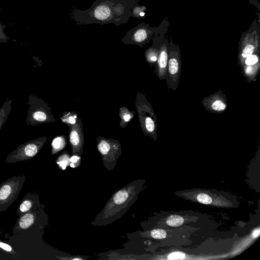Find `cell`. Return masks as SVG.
<instances>
[{"mask_svg": "<svg viewBox=\"0 0 260 260\" xmlns=\"http://www.w3.org/2000/svg\"><path fill=\"white\" fill-rule=\"evenodd\" d=\"M142 184L134 180L114 192L91 224L105 226L121 218L137 200Z\"/></svg>", "mask_w": 260, "mask_h": 260, "instance_id": "1", "label": "cell"}, {"mask_svg": "<svg viewBox=\"0 0 260 260\" xmlns=\"http://www.w3.org/2000/svg\"><path fill=\"white\" fill-rule=\"evenodd\" d=\"M135 106L143 134L155 141L157 137V117L151 104L145 95L140 92L136 94Z\"/></svg>", "mask_w": 260, "mask_h": 260, "instance_id": "2", "label": "cell"}, {"mask_svg": "<svg viewBox=\"0 0 260 260\" xmlns=\"http://www.w3.org/2000/svg\"><path fill=\"white\" fill-rule=\"evenodd\" d=\"M28 109L26 118L27 125L35 126L41 124L55 122L51 108L42 99L29 94L27 97Z\"/></svg>", "mask_w": 260, "mask_h": 260, "instance_id": "3", "label": "cell"}, {"mask_svg": "<svg viewBox=\"0 0 260 260\" xmlns=\"http://www.w3.org/2000/svg\"><path fill=\"white\" fill-rule=\"evenodd\" d=\"M96 145L104 166L108 171H112L121 155L120 143L117 140L99 136L96 139Z\"/></svg>", "mask_w": 260, "mask_h": 260, "instance_id": "4", "label": "cell"}, {"mask_svg": "<svg viewBox=\"0 0 260 260\" xmlns=\"http://www.w3.org/2000/svg\"><path fill=\"white\" fill-rule=\"evenodd\" d=\"M181 64L179 47L171 41L168 46V66L165 80L167 87L174 91L176 90L179 82Z\"/></svg>", "mask_w": 260, "mask_h": 260, "instance_id": "5", "label": "cell"}, {"mask_svg": "<svg viewBox=\"0 0 260 260\" xmlns=\"http://www.w3.org/2000/svg\"><path fill=\"white\" fill-rule=\"evenodd\" d=\"M251 24L249 30L242 33L239 41L238 62L240 67L244 60L259 47V30L257 24Z\"/></svg>", "mask_w": 260, "mask_h": 260, "instance_id": "6", "label": "cell"}, {"mask_svg": "<svg viewBox=\"0 0 260 260\" xmlns=\"http://www.w3.org/2000/svg\"><path fill=\"white\" fill-rule=\"evenodd\" d=\"M47 140L46 136L29 140L13 150L7 157L9 160H21L33 157L43 148Z\"/></svg>", "mask_w": 260, "mask_h": 260, "instance_id": "7", "label": "cell"}, {"mask_svg": "<svg viewBox=\"0 0 260 260\" xmlns=\"http://www.w3.org/2000/svg\"><path fill=\"white\" fill-rule=\"evenodd\" d=\"M68 127L69 129V139L72 154L81 156L83 152L84 142L82 121L79 118L75 124Z\"/></svg>", "mask_w": 260, "mask_h": 260, "instance_id": "8", "label": "cell"}, {"mask_svg": "<svg viewBox=\"0 0 260 260\" xmlns=\"http://www.w3.org/2000/svg\"><path fill=\"white\" fill-rule=\"evenodd\" d=\"M202 103L206 111L212 113H222L228 107L226 96L221 90L203 98Z\"/></svg>", "mask_w": 260, "mask_h": 260, "instance_id": "9", "label": "cell"}, {"mask_svg": "<svg viewBox=\"0 0 260 260\" xmlns=\"http://www.w3.org/2000/svg\"><path fill=\"white\" fill-rule=\"evenodd\" d=\"M259 47L256 48L253 53L244 60L241 67L242 73L249 83L256 80L259 72Z\"/></svg>", "mask_w": 260, "mask_h": 260, "instance_id": "10", "label": "cell"}, {"mask_svg": "<svg viewBox=\"0 0 260 260\" xmlns=\"http://www.w3.org/2000/svg\"><path fill=\"white\" fill-rule=\"evenodd\" d=\"M169 44L167 40L165 39L163 40L155 67L157 77L160 80H165L166 78L168 66Z\"/></svg>", "mask_w": 260, "mask_h": 260, "instance_id": "11", "label": "cell"}, {"mask_svg": "<svg viewBox=\"0 0 260 260\" xmlns=\"http://www.w3.org/2000/svg\"><path fill=\"white\" fill-rule=\"evenodd\" d=\"M18 183L14 181L5 183L0 188V203L8 202L16 192Z\"/></svg>", "mask_w": 260, "mask_h": 260, "instance_id": "12", "label": "cell"}, {"mask_svg": "<svg viewBox=\"0 0 260 260\" xmlns=\"http://www.w3.org/2000/svg\"><path fill=\"white\" fill-rule=\"evenodd\" d=\"M162 41L163 40L161 41H159L157 43L153 44V45L146 52V60L151 68L155 67L158 57L159 49Z\"/></svg>", "mask_w": 260, "mask_h": 260, "instance_id": "13", "label": "cell"}, {"mask_svg": "<svg viewBox=\"0 0 260 260\" xmlns=\"http://www.w3.org/2000/svg\"><path fill=\"white\" fill-rule=\"evenodd\" d=\"M12 100L8 98L0 108V130L6 123L12 108Z\"/></svg>", "mask_w": 260, "mask_h": 260, "instance_id": "14", "label": "cell"}, {"mask_svg": "<svg viewBox=\"0 0 260 260\" xmlns=\"http://www.w3.org/2000/svg\"><path fill=\"white\" fill-rule=\"evenodd\" d=\"M120 118L119 124L121 127L124 128L132 120L135 116L134 112L130 111L125 107H121L119 111Z\"/></svg>", "mask_w": 260, "mask_h": 260, "instance_id": "15", "label": "cell"}, {"mask_svg": "<svg viewBox=\"0 0 260 260\" xmlns=\"http://www.w3.org/2000/svg\"><path fill=\"white\" fill-rule=\"evenodd\" d=\"M67 144V137L60 135L53 139L51 143V154H55L64 148Z\"/></svg>", "mask_w": 260, "mask_h": 260, "instance_id": "16", "label": "cell"}, {"mask_svg": "<svg viewBox=\"0 0 260 260\" xmlns=\"http://www.w3.org/2000/svg\"><path fill=\"white\" fill-rule=\"evenodd\" d=\"M78 119V115L75 111L64 112L60 118L61 121L68 127L75 124Z\"/></svg>", "mask_w": 260, "mask_h": 260, "instance_id": "17", "label": "cell"}, {"mask_svg": "<svg viewBox=\"0 0 260 260\" xmlns=\"http://www.w3.org/2000/svg\"><path fill=\"white\" fill-rule=\"evenodd\" d=\"M71 156L69 152L65 151L61 153L57 157L56 164L62 170H65L70 166V159Z\"/></svg>", "mask_w": 260, "mask_h": 260, "instance_id": "18", "label": "cell"}, {"mask_svg": "<svg viewBox=\"0 0 260 260\" xmlns=\"http://www.w3.org/2000/svg\"><path fill=\"white\" fill-rule=\"evenodd\" d=\"M94 14L97 19L105 20L109 16L110 11L109 8L107 6H101L95 9Z\"/></svg>", "mask_w": 260, "mask_h": 260, "instance_id": "19", "label": "cell"}, {"mask_svg": "<svg viewBox=\"0 0 260 260\" xmlns=\"http://www.w3.org/2000/svg\"><path fill=\"white\" fill-rule=\"evenodd\" d=\"M34 215L31 213H27L21 217L19 224L22 229H25L29 228L34 223Z\"/></svg>", "mask_w": 260, "mask_h": 260, "instance_id": "20", "label": "cell"}, {"mask_svg": "<svg viewBox=\"0 0 260 260\" xmlns=\"http://www.w3.org/2000/svg\"><path fill=\"white\" fill-rule=\"evenodd\" d=\"M183 222V218L178 215H172L168 217L166 220L168 225L175 227L182 225Z\"/></svg>", "mask_w": 260, "mask_h": 260, "instance_id": "21", "label": "cell"}, {"mask_svg": "<svg viewBox=\"0 0 260 260\" xmlns=\"http://www.w3.org/2000/svg\"><path fill=\"white\" fill-rule=\"evenodd\" d=\"M147 38V31L144 29L138 30L134 35V40L138 43H142L145 42Z\"/></svg>", "mask_w": 260, "mask_h": 260, "instance_id": "22", "label": "cell"}, {"mask_svg": "<svg viewBox=\"0 0 260 260\" xmlns=\"http://www.w3.org/2000/svg\"><path fill=\"white\" fill-rule=\"evenodd\" d=\"M151 236L154 239H162L166 238L167 233L164 230L155 229L151 232Z\"/></svg>", "mask_w": 260, "mask_h": 260, "instance_id": "23", "label": "cell"}, {"mask_svg": "<svg viewBox=\"0 0 260 260\" xmlns=\"http://www.w3.org/2000/svg\"><path fill=\"white\" fill-rule=\"evenodd\" d=\"M2 8L0 7V12ZM6 25L2 24L0 21V43H6L10 39V37L5 32Z\"/></svg>", "mask_w": 260, "mask_h": 260, "instance_id": "24", "label": "cell"}, {"mask_svg": "<svg viewBox=\"0 0 260 260\" xmlns=\"http://www.w3.org/2000/svg\"><path fill=\"white\" fill-rule=\"evenodd\" d=\"M197 199L199 202L204 204H209L212 201V198L209 195L203 193H199Z\"/></svg>", "mask_w": 260, "mask_h": 260, "instance_id": "25", "label": "cell"}, {"mask_svg": "<svg viewBox=\"0 0 260 260\" xmlns=\"http://www.w3.org/2000/svg\"><path fill=\"white\" fill-rule=\"evenodd\" d=\"M81 156L72 154L70 159V166L72 168H77L80 165Z\"/></svg>", "mask_w": 260, "mask_h": 260, "instance_id": "26", "label": "cell"}, {"mask_svg": "<svg viewBox=\"0 0 260 260\" xmlns=\"http://www.w3.org/2000/svg\"><path fill=\"white\" fill-rule=\"evenodd\" d=\"M32 205L31 202L29 200H25L22 202L19 207L20 211L25 212L29 210Z\"/></svg>", "mask_w": 260, "mask_h": 260, "instance_id": "27", "label": "cell"}, {"mask_svg": "<svg viewBox=\"0 0 260 260\" xmlns=\"http://www.w3.org/2000/svg\"><path fill=\"white\" fill-rule=\"evenodd\" d=\"M185 257L184 253L177 251L171 253L168 256L169 259H182Z\"/></svg>", "mask_w": 260, "mask_h": 260, "instance_id": "28", "label": "cell"}, {"mask_svg": "<svg viewBox=\"0 0 260 260\" xmlns=\"http://www.w3.org/2000/svg\"><path fill=\"white\" fill-rule=\"evenodd\" d=\"M0 247L7 251L12 250L11 247L9 245L3 242H0Z\"/></svg>", "mask_w": 260, "mask_h": 260, "instance_id": "29", "label": "cell"}, {"mask_svg": "<svg viewBox=\"0 0 260 260\" xmlns=\"http://www.w3.org/2000/svg\"><path fill=\"white\" fill-rule=\"evenodd\" d=\"M259 232H260V231H259V228L254 230L252 233L253 238H255L257 237L259 235Z\"/></svg>", "mask_w": 260, "mask_h": 260, "instance_id": "30", "label": "cell"}, {"mask_svg": "<svg viewBox=\"0 0 260 260\" xmlns=\"http://www.w3.org/2000/svg\"><path fill=\"white\" fill-rule=\"evenodd\" d=\"M144 15H145V13H144V12H141V13H140V15L141 16H144Z\"/></svg>", "mask_w": 260, "mask_h": 260, "instance_id": "31", "label": "cell"}]
</instances>
